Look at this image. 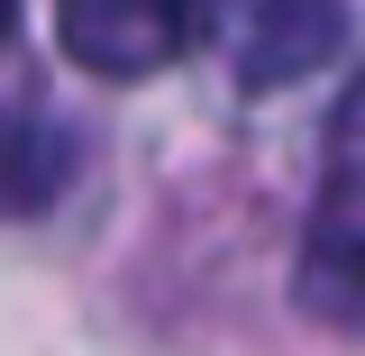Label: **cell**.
<instances>
[{"mask_svg":"<svg viewBox=\"0 0 365 356\" xmlns=\"http://www.w3.org/2000/svg\"><path fill=\"white\" fill-rule=\"evenodd\" d=\"M201 19L247 91H283L347 46V0H201Z\"/></svg>","mask_w":365,"mask_h":356,"instance_id":"obj_2","label":"cell"},{"mask_svg":"<svg viewBox=\"0 0 365 356\" xmlns=\"http://www.w3.org/2000/svg\"><path fill=\"white\" fill-rule=\"evenodd\" d=\"M55 37L83 73L137 83V73H165L201 37V0H55Z\"/></svg>","mask_w":365,"mask_h":356,"instance_id":"obj_3","label":"cell"},{"mask_svg":"<svg viewBox=\"0 0 365 356\" xmlns=\"http://www.w3.org/2000/svg\"><path fill=\"white\" fill-rule=\"evenodd\" d=\"M302 302L329 329H365V73L329 110V156H319L311 228H302Z\"/></svg>","mask_w":365,"mask_h":356,"instance_id":"obj_1","label":"cell"},{"mask_svg":"<svg viewBox=\"0 0 365 356\" xmlns=\"http://www.w3.org/2000/svg\"><path fill=\"white\" fill-rule=\"evenodd\" d=\"M9 28H19V0H0V46H9Z\"/></svg>","mask_w":365,"mask_h":356,"instance_id":"obj_5","label":"cell"},{"mask_svg":"<svg viewBox=\"0 0 365 356\" xmlns=\"http://www.w3.org/2000/svg\"><path fill=\"white\" fill-rule=\"evenodd\" d=\"M73 183V128L46 110H0V220H46Z\"/></svg>","mask_w":365,"mask_h":356,"instance_id":"obj_4","label":"cell"}]
</instances>
